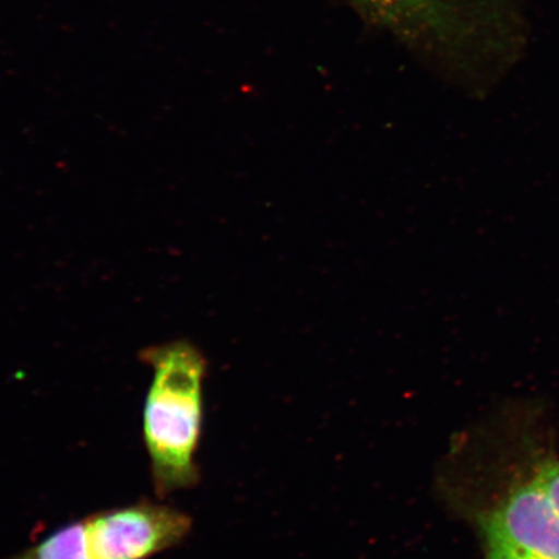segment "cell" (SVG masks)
<instances>
[{"label": "cell", "instance_id": "cell-1", "mask_svg": "<svg viewBox=\"0 0 559 559\" xmlns=\"http://www.w3.org/2000/svg\"><path fill=\"white\" fill-rule=\"evenodd\" d=\"M152 369L143 408V440L158 499L199 484L198 454L204 419L207 360L187 340L145 347Z\"/></svg>", "mask_w": 559, "mask_h": 559}, {"label": "cell", "instance_id": "cell-2", "mask_svg": "<svg viewBox=\"0 0 559 559\" xmlns=\"http://www.w3.org/2000/svg\"><path fill=\"white\" fill-rule=\"evenodd\" d=\"M192 526L183 510L143 499L70 522L11 559H151L179 547Z\"/></svg>", "mask_w": 559, "mask_h": 559}, {"label": "cell", "instance_id": "cell-3", "mask_svg": "<svg viewBox=\"0 0 559 559\" xmlns=\"http://www.w3.org/2000/svg\"><path fill=\"white\" fill-rule=\"evenodd\" d=\"M486 559H559V512L535 479L479 516Z\"/></svg>", "mask_w": 559, "mask_h": 559}, {"label": "cell", "instance_id": "cell-4", "mask_svg": "<svg viewBox=\"0 0 559 559\" xmlns=\"http://www.w3.org/2000/svg\"><path fill=\"white\" fill-rule=\"evenodd\" d=\"M534 479L548 498L554 502L559 512V464H544L537 469Z\"/></svg>", "mask_w": 559, "mask_h": 559}]
</instances>
